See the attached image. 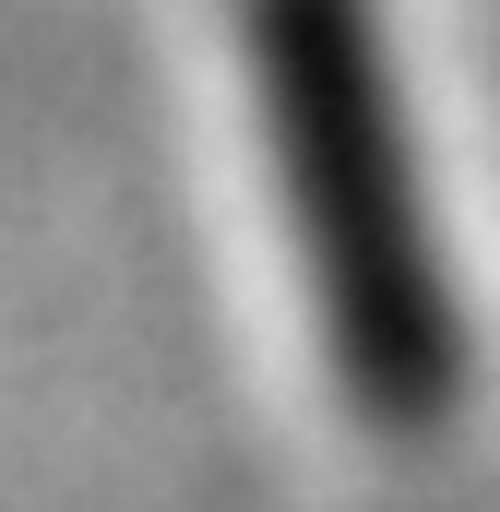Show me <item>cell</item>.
<instances>
[{
	"instance_id": "obj_1",
	"label": "cell",
	"mask_w": 500,
	"mask_h": 512,
	"mask_svg": "<svg viewBox=\"0 0 500 512\" xmlns=\"http://www.w3.org/2000/svg\"><path fill=\"white\" fill-rule=\"evenodd\" d=\"M250 72H262L274 191L358 417L441 429L465 393V310L429 239V191H417V143L393 108L370 0H250Z\"/></svg>"
}]
</instances>
